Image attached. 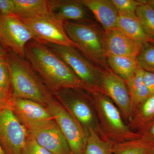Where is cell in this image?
I'll return each instance as SVG.
<instances>
[{"label": "cell", "mask_w": 154, "mask_h": 154, "mask_svg": "<svg viewBox=\"0 0 154 154\" xmlns=\"http://www.w3.org/2000/svg\"><path fill=\"white\" fill-rule=\"evenodd\" d=\"M144 71L139 68L126 82L131 97L133 114L139 106L151 96L143 81Z\"/></svg>", "instance_id": "obj_19"}, {"label": "cell", "mask_w": 154, "mask_h": 154, "mask_svg": "<svg viewBox=\"0 0 154 154\" xmlns=\"http://www.w3.org/2000/svg\"><path fill=\"white\" fill-rule=\"evenodd\" d=\"M15 9L14 0H0V14L3 16L14 15Z\"/></svg>", "instance_id": "obj_29"}, {"label": "cell", "mask_w": 154, "mask_h": 154, "mask_svg": "<svg viewBox=\"0 0 154 154\" xmlns=\"http://www.w3.org/2000/svg\"><path fill=\"white\" fill-rule=\"evenodd\" d=\"M29 133L52 154H72L67 141L55 121Z\"/></svg>", "instance_id": "obj_14"}, {"label": "cell", "mask_w": 154, "mask_h": 154, "mask_svg": "<svg viewBox=\"0 0 154 154\" xmlns=\"http://www.w3.org/2000/svg\"><path fill=\"white\" fill-rule=\"evenodd\" d=\"M29 133L11 105L0 109V142L7 154H22Z\"/></svg>", "instance_id": "obj_7"}, {"label": "cell", "mask_w": 154, "mask_h": 154, "mask_svg": "<svg viewBox=\"0 0 154 154\" xmlns=\"http://www.w3.org/2000/svg\"><path fill=\"white\" fill-rule=\"evenodd\" d=\"M46 105L67 141L72 154H84L87 135L79 123L67 109L53 99H51Z\"/></svg>", "instance_id": "obj_8"}, {"label": "cell", "mask_w": 154, "mask_h": 154, "mask_svg": "<svg viewBox=\"0 0 154 154\" xmlns=\"http://www.w3.org/2000/svg\"><path fill=\"white\" fill-rule=\"evenodd\" d=\"M11 98L7 96L0 88V109L7 105H11Z\"/></svg>", "instance_id": "obj_32"}, {"label": "cell", "mask_w": 154, "mask_h": 154, "mask_svg": "<svg viewBox=\"0 0 154 154\" xmlns=\"http://www.w3.org/2000/svg\"><path fill=\"white\" fill-rule=\"evenodd\" d=\"M104 139L116 143L141 137L125 124L120 110L104 93L89 92Z\"/></svg>", "instance_id": "obj_4"}, {"label": "cell", "mask_w": 154, "mask_h": 154, "mask_svg": "<svg viewBox=\"0 0 154 154\" xmlns=\"http://www.w3.org/2000/svg\"><path fill=\"white\" fill-rule=\"evenodd\" d=\"M143 78L144 82L151 96L154 95V73L144 71Z\"/></svg>", "instance_id": "obj_30"}, {"label": "cell", "mask_w": 154, "mask_h": 154, "mask_svg": "<svg viewBox=\"0 0 154 154\" xmlns=\"http://www.w3.org/2000/svg\"><path fill=\"white\" fill-rule=\"evenodd\" d=\"M20 19L32 31L35 40L42 43L72 46L77 48L76 44L67 34L63 22L57 21L51 15Z\"/></svg>", "instance_id": "obj_9"}, {"label": "cell", "mask_w": 154, "mask_h": 154, "mask_svg": "<svg viewBox=\"0 0 154 154\" xmlns=\"http://www.w3.org/2000/svg\"><path fill=\"white\" fill-rule=\"evenodd\" d=\"M145 2L154 10V0H145Z\"/></svg>", "instance_id": "obj_35"}, {"label": "cell", "mask_w": 154, "mask_h": 154, "mask_svg": "<svg viewBox=\"0 0 154 154\" xmlns=\"http://www.w3.org/2000/svg\"><path fill=\"white\" fill-rule=\"evenodd\" d=\"M119 12L135 14L138 7L143 4L144 0H111Z\"/></svg>", "instance_id": "obj_27"}, {"label": "cell", "mask_w": 154, "mask_h": 154, "mask_svg": "<svg viewBox=\"0 0 154 154\" xmlns=\"http://www.w3.org/2000/svg\"><path fill=\"white\" fill-rule=\"evenodd\" d=\"M0 88L7 96L12 97L11 79L7 56L0 58Z\"/></svg>", "instance_id": "obj_26"}, {"label": "cell", "mask_w": 154, "mask_h": 154, "mask_svg": "<svg viewBox=\"0 0 154 154\" xmlns=\"http://www.w3.org/2000/svg\"><path fill=\"white\" fill-rule=\"evenodd\" d=\"M116 28L134 40L142 44H154V40L146 33L135 14L119 12Z\"/></svg>", "instance_id": "obj_17"}, {"label": "cell", "mask_w": 154, "mask_h": 154, "mask_svg": "<svg viewBox=\"0 0 154 154\" xmlns=\"http://www.w3.org/2000/svg\"><path fill=\"white\" fill-rule=\"evenodd\" d=\"M108 55L137 57L143 44L134 40L117 29L105 31Z\"/></svg>", "instance_id": "obj_15"}, {"label": "cell", "mask_w": 154, "mask_h": 154, "mask_svg": "<svg viewBox=\"0 0 154 154\" xmlns=\"http://www.w3.org/2000/svg\"><path fill=\"white\" fill-rule=\"evenodd\" d=\"M0 21L11 42L12 51L25 58L26 45L29 42L35 39L33 32L15 15L3 16L0 14Z\"/></svg>", "instance_id": "obj_13"}, {"label": "cell", "mask_w": 154, "mask_h": 154, "mask_svg": "<svg viewBox=\"0 0 154 154\" xmlns=\"http://www.w3.org/2000/svg\"><path fill=\"white\" fill-rule=\"evenodd\" d=\"M11 106L15 114L28 132L43 127L55 121L47 108L35 101L12 97Z\"/></svg>", "instance_id": "obj_11"}, {"label": "cell", "mask_w": 154, "mask_h": 154, "mask_svg": "<svg viewBox=\"0 0 154 154\" xmlns=\"http://www.w3.org/2000/svg\"><path fill=\"white\" fill-rule=\"evenodd\" d=\"M102 25L105 31L116 28L119 11L111 0H80Z\"/></svg>", "instance_id": "obj_16"}, {"label": "cell", "mask_w": 154, "mask_h": 154, "mask_svg": "<svg viewBox=\"0 0 154 154\" xmlns=\"http://www.w3.org/2000/svg\"><path fill=\"white\" fill-rule=\"evenodd\" d=\"M71 68L85 84L88 92H102V77L105 70L93 63L75 48L44 43Z\"/></svg>", "instance_id": "obj_5"}, {"label": "cell", "mask_w": 154, "mask_h": 154, "mask_svg": "<svg viewBox=\"0 0 154 154\" xmlns=\"http://www.w3.org/2000/svg\"><path fill=\"white\" fill-rule=\"evenodd\" d=\"M64 27L69 38L83 55L104 70L110 69L104 29L95 23L82 24L70 21L64 22Z\"/></svg>", "instance_id": "obj_3"}, {"label": "cell", "mask_w": 154, "mask_h": 154, "mask_svg": "<svg viewBox=\"0 0 154 154\" xmlns=\"http://www.w3.org/2000/svg\"><path fill=\"white\" fill-rule=\"evenodd\" d=\"M139 66L143 70L154 73V44H143L137 57Z\"/></svg>", "instance_id": "obj_25"}, {"label": "cell", "mask_w": 154, "mask_h": 154, "mask_svg": "<svg viewBox=\"0 0 154 154\" xmlns=\"http://www.w3.org/2000/svg\"><path fill=\"white\" fill-rule=\"evenodd\" d=\"M154 143L146 138L114 143L113 154H149Z\"/></svg>", "instance_id": "obj_21"}, {"label": "cell", "mask_w": 154, "mask_h": 154, "mask_svg": "<svg viewBox=\"0 0 154 154\" xmlns=\"http://www.w3.org/2000/svg\"><path fill=\"white\" fill-rule=\"evenodd\" d=\"M7 51L0 43V58L6 57L7 55Z\"/></svg>", "instance_id": "obj_34"}, {"label": "cell", "mask_w": 154, "mask_h": 154, "mask_svg": "<svg viewBox=\"0 0 154 154\" xmlns=\"http://www.w3.org/2000/svg\"><path fill=\"white\" fill-rule=\"evenodd\" d=\"M107 62L110 69L125 81L140 68L137 57H133L108 55Z\"/></svg>", "instance_id": "obj_20"}, {"label": "cell", "mask_w": 154, "mask_h": 154, "mask_svg": "<svg viewBox=\"0 0 154 154\" xmlns=\"http://www.w3.org/2000/svg\"><path fill=\"white\" fill-rule=\"evenodd\" d=\"M14 15L19 19L51 15L49 1L47 0H14Z\"/></svg>", "instance_id": "obj_18"}, {"label": "cell", "mask_w": 154, "mask_h": 154, "mask_svg": "<svg viewBox=\"0 0 154 154\" xmlns=\"http://www.w3.org/2000/svg\"><path fill=\"white\" fill-rule=\"evenodd\" d=\"M0 154H6L5 152L4 151V150L3 149L1 142H0Z\"/></svg>", "instance_id": "obj_36"}, {"label": "cell", "mask_w": 154, "mask_h": 154, "mask_svg": "<svg viewBox=\"0 0 154 154\" xmlns=\"http://www.w3.org/2000/svg\"><path fill=\"white\" fill-rule=\"evenodd\" d=\"M22 154H52L29 135Z\"/></svg>", "instance_id": "obj_28"}, {"label": "cell", "mask_w": 154, "mask_h": 154, "mask_svg": "<svg viewBox=\"0 0 154 154\" xmlns=\"http://www.w3.org/2000/svg\"><path fill=\"white\" fill-rule=\"evenodd\" d=\"M102 93L107 95L120 110L123 119L131 121L133 110L126 81L111 69L105 71L102 77Z\"/></svg>", "instance_id": "obj_10"}, {"label": "cell", "mask_w": 154, "mask_h": 154, "mask_svg": "<svg viewBox=\"0 0 154 154\" xmlns=\"http://www.w3.org/2000/svg\"><path fill=\"white\" fill-rule=\"evenodd\" d=\"M135 15L146 33L154 40V9L146 4L144 0L143 4L137 9Z\"/></svg>", "instance_id": "obj_24"}, {"label": "cell", "mask_w": 154, "mask_h": 154, "mask_svg": "<svg viewBox=\"0 0 154 154\" xmlns=\"http://www.w3.org/2000/svg\"><path fill=\"white\" fill-rule=\"evenodd\" d=\"M146 134L147 135H149L150 137H154V123L150 126L148 129H147Z\"/></svg>", "instance_id": "obj_33"}, {"label": "cell", "mask_w": 154, "mask_h": 154, "mask_svg": "<svg viewBox=\"0 0 154 154\" xmlns=\"http://www.w3.org/2000/svg\"><path fill=\"white\" fill-rule=\"evenodd\" d=\"M83 91L72 88L64 89L60 91L59 96L66 105L67 109L85 131L87 137L89 131L92 129L103 138L95 108L93 104L91 105V95L89 92L85 94Z\"/></svg>", "instance_id": "obj_6"}, {"label": "cell", "mask_w": 154, "mask_h": 154, "mask_svg": "<svg viewBox=\"0 0 154 154\" xmlns=\"http://www.w3.org/2000/svg\"><path fill=\"white\" fill-rule=\"evenodd\" d=\"M0 43L6 49L7 52L12 51V46L11 42L9 41L4 27H3L1 21H0Z\"/></svg>", "instance_id": "obj_31"}, {"label": "cell", "mask_w": 154, "mask_h": 154, "mask_svg": "<svg viewBox=\"0 0 154 154\" xmlns=\"http://www.w3.org/2000/svg\"><path fill=\"white\" fill-rule=\"evenodd\" d=\"M12 97L29 99L46 105L52 99L28 60L12 51H8Z\"/></svg>", "instance_id": "obj_2"}, {"label": "cell", "mask_w": 154, "mask_h": 154, "mask_svg": "<svg viewBox=\"0 0 154 154\" xmlns=\"http://www.w3.org/2000/svg\"><path fill=\"white\" fill-rule=\"evenodd\" d=\"M149 154H154V147L152 149L151 151L150 152Z\"/></svg>", "instance_id": "obj_37"}, {"label": "cell", "mask_w": 154, "mask_h": 154, "mask_svg": "<svg viewBox=\"0 0 154 154\" xmlns=\"http://www.w3.org/2000/svg\"><path fill=\"white\" fill-rule=\"evenodd\" d=\"M25 52V58L53 90L72 88L87 91L68 65L44 43L33 39L26 45Z\"/></svg>", "instance_id": "obj_1"}, {"label": "cell", "mask_w": 154, "mask_h": 154, "mask_svg": "<svg viewBox=\"0 0 154 154\" xmlns=\"http://www.w3.org/2000/svg\"><path fill=\"white\" fill-rule=\"evenodd\" d=\"M49 6L51 16L60 22L94 23L92 13L80 0H50Z\"/></svg>", "instance_id": "obj_12"}, {"label": "cell", "mask_w": 154, "mask_h": 154, "mask_svg": "<svg viewBox=\"0 0 154 154\" xmlns=\"http://www.w3.org/2000/svg\"><path fill=\"white\" fill-rule=\"evenodd\" d=\"M114 144L112 142L102 138L93 130L90 129L84 154H113Z\"/></svg>", "instance_id": "obj_22"}, {"label": "cell", "mask_w": 154, "mask_h": 154, "mask_svg": "<svg viewBox=\"0 0 154 154\" xmlns=\"http://www.w3.org/2000/svg\"><path fill=\"white\" fill-rule=\"evenodd\" d=\"M138 107L128 125L132 131L143 126L154 118V95L149 96Z\"/></svg>", "instance_id": "obj_23"}]
</instances>
